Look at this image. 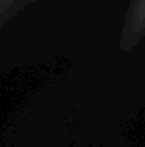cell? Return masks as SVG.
I'll return each mask as SVG.
<instances>
[{
    "label": "cell",
    "instance_id": "cell-1",
    "mask_svg": "<svg viewBox=\"0 0 145 147\" xmlns=\"http://www.w3.org/2000/svg\"><path fill=\"white\" fill-rule=\"evenodd\" d=\"M145 38V0H130L121 31V50H133Z\"/></svg>",
    "mask_w": 145,
    "mask_h": 147
},
{
    "label": "cell",
    "instance_id": "cell-2",
    "mask_svg": "<svg viewBox=\"0 0 145 147\" xmlns=\"http://www.w3.org/2000/svg\"><path fill=\"white\" fill-rule=\"evenodd\" d=\"M33 2L34 0H0V26Z\"/></svg>",
    "mask_w": 145,
    "mask_h": 147
}]
</instances>
